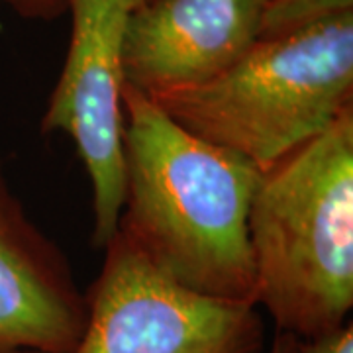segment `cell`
<instances>
[{
  "label": "cell",
  "mask_w": 353,
  "mask_h": 353,
  "mask_svg": "<svg viewBox=\"0 0 353 353\" xmlns=\"http://www.w3.org/2000/svg\"><path fill=\"white\" fill-rule=\"evenodd\" d=\"M138 0H67L71 41L43 116L46 132L75 141L92 189V241L106 248L124 201L122 41Z\"/></svg>",
  "instance_id": "5"
},
{
  "label": "cell",
  "mask_w": 353,
  "mask_h": 353,
  "mask_svg": "<svg viewBox=\"0 0 353 353\" xmlns=\"http://www.w3.org/2000/svg\"><path fill=\"white\" fill-rule=\"evenodd\" d=\"M267 353H299V340L290 334L279 332Z\"/></svg>",
  "instance_id": "11"
},
{
  "label": "cell",
  "mask_w": 353,
  "mask_h": 353,
  "mask_svg": "<svg viewBox=\"0 0 353 353\" xmlns=\"http://www.w3.org/2000/svg\"><path fill=\"white\" fill-rule=\"evenodd\" d=\"M261 2H263V4H267V2H271V0H261Z\"/></svg>",
  "instance_id": "13"
},
{
  "label": "cell",
  "mask_w": 353,
  "mask_h": 353,
  "mask_svg": "<svg viewBox=\"0 0 353 353\" xmlns=\"http://www.w3.org/2000/svg\"><path fill=\"white\" fill-rule=\"evenodd\" d=\"M299 353H353L352 322L314 340H299Z\"/></svg>",
  "instance_id": "9"
},
{
  "label": "cell",
  "mask_w": 353,
  "mask_h": 353,
  "mask_svg": "<svg viewBox=\"0 0 353 353\" xmlns=\"http://www.w3.org/2000/svg\"><path fill=\"white\" fill-rule=\"evenodd\" d=\"M14 8L26 16H53L67 8V0H10Z\"/></svg>",
  "instance_id": "10"
},
{
  "label": "cell",
  "mask_w": 353,
  "mask_h": 353,
  "mask_svg": "<svg viewBox=\"0 0 353 353\" xmlns=\"http://www.w3.org/2000/svg\"><path fill=\"white\" fill-rule=\"evenodd\" d=\"M150 99L187 132L267 171L353 106V12L257 39L212 81Z\"/></svg>",
  "instance_id": "3"
},
{
  "label": "cell",
  "mask_w": 353,
  "mask_h": 353,
  "mask_svg": "<svg viewBox=\"0 0 353 353\" xmlns=\"http://www.w3.org/2000/svg\"><path fill=\"white\" fill-rule=\"evenodd\" d=\"M257 301L279 332L314 340L353 306V106L263 171L250 206Z\"/></svg>",
  "instance_id": "2"
},
{
  "label": "cell",
  "mask_w": 353,
  "mask_h": 353,
  "mask_svg": "<svg viewBox=\"0 0 353 353\" xmlns=\"http://www.w3.org/2000/svg\"><path fill=\"white\" fill-rule=\"evenodd\" d=\"M347 12H353V0H271L261 10L259 39L289 34Z\"/></svg>",
  "instance_id": "8"
},
{
  "label": "cell",
  "mask_w": 353,
  "mask_h": 353,
  "mask_svg": "<svg viewBox=\"0 0 353 353\" xmlns=\"http://www.w3.org/2000/svg\"><path fill=\"white\" fill-rule=\"evenodd\" d=\"M122 232L165 275L204 296L257 306L250 206L263 175L122 88Z\"/></svg>",
  "instance_id": "1"
},
{
  "label": "cell",
  "mask_w": 353,
  "mask_h": 353,
  "mask_svg": "<svg viewBox=\"0 0 353 353\" xmlns=\"http://www.w3.org/2000/svg\"><path fill=\"white\" fill-rule=\"evenodd\" d=\"M73 353H261L257 306L183 287L116 230Z\"/></svg>",
  "instance_id": "4"
},
{
  "label": "cell",
  "mask_w": 353,
  "mask_h": 353,
  "mask_svg": "<svg viewBox=\"0 0 353 353\" xmlns=\"http://www.w3.org/2000/svg\"><path fill=\"white\" fill-rule=\"evenodd\" d=\"M141 2H148V0H138V4H141ZM138 4H136V6H138Z\"/></svg>",
  "instance_id": "12"
},
{
  "label": "cell",
  "mask_w": 353,
  "mask_h": 353,
  "mask_svg": "<svg viewBox=\"0 0 353 353\" xmlns=\"http://www.w3.org/2000/svg\"><path fill=\"white\" fill-rule=\"evenodd\" d=\"M261 0H148L128 16L124 83L145 97L199 87L259 39Z\"/></svg>",
  "instance_id": "6"
},
{
  "label": "cell",
  "mask_w": 353,
  "mask_h": 353,
  "mask_svg": "<svg viewBox=\"0 0 353 353\" xmlns=\"http://www.w3.org/2000/svg\"><path fill=\"white\" fill-rule=\"evenodd\" d=\"M85 322L87 301L65 257L0 173V353H73Z\"/></svg>",
  "instance_id": "7"
},
{
  "label": "cell",
  "mask_w": 353,
  "mask_h": 353,
  "mask_svg": "<svg viewBox=\"0 0 353 353\" xmlns=\"http://www.w3.org/2000/svg\"><path fill=\"white\" fill-rule=\"evenodd\" d=\"M18 353H36V352H18Z\"/></svg>",
  "instance_id": "14"
}]
</instances>
